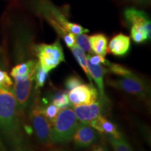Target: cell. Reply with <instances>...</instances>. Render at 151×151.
Returning a JSON list of instances; mask_svg holds the SVG:
<instances>
[{
    "instance_id": "cell-2",
    "label": "cell",
    "mask_w": 151,
    "mask_h": 151,
    "mask_svg": "<svg viewBox=\"0 0 151 151\" xmlns=\"http://www.w3.org/2000/svg\"><path fill=\"white\" fill-rule=\"evenodd\" d=\"M50 122L52 142L58 144L69 142L78 124L73 109L69 106L60 109L55 118Z\"/></svg>"
},
{
    "instance_id": "cell-20",
    "label": "cell",
    "mask_w": 151,
    "mask_h": 151,
    "mask_svg": "<svg viewBox=\"0 0 151 151\" xmlns=\"http://www.w3.org/2000/svg\"><path fill=\"white\" fill-rule=\"evenodd\" d=\"M76 37V44L79 48L82 49L84 52H88L89 53H92V49L90 47L89 36L86 34H79L75 36Z\"/></svg>"
},
{
    "instance_id": "cell-9",
    "label": "cell",
    "mask_w": 151,
    "mask_h": 151,
    "mask_svg": "<svg viewBox=\"0 0 151 151\" xmlns=\"http://www.w3.org/2000/svg\"><path fill=\"white\" fill-rule=\"evenodd\" d=\"M131 48V41L128 36L120 33L111 39L107 47L108 52L118 57L125 56Z\"/></svg>"
},
{
    "instance_id": "cell-13",
    "label": "cell",
    "mask_w": 151,
    "mask_h": 151,
    "mask_svg": "<svg viewBox=\"0 0 151 151\" xmlns=\"http://www.w3.org/2000/svg\"><path fill=\"white\" fill-rule=\"evenodd\" d=\"M92 51L96 55L105 57L108 52V39L103 34H96L89 37Z\"/></svg>"
},
{
    "instance_id": "cell-24",
    "label": "cell",
    "mask_w": 151,
    "mask_h": 151,
    "mask_svg": "<svg viewBox=\"0 0 151 151\" xmlns=\"http://www.w3.org/2000/svg\"><path fill=\"white\" fill-rule=\"evenodd\" d=\"M14 84L12 79L6 71L0 69V86L4 88H11Z\"/></svg>"
},
{
    "instance_id": "cell-3",
    "label": "cell",
    "mask_w": 151,
    "mask_h": 151,
    "mask_svg": "<svg viewBox=\"0 0 151 151\" xmlns=\"http://www.w3.org/2000/svg\"><path fill=\"white\" fill-rule=\"evenodd\" d=\"M30 106V120L37 139L41 144L50 146L52 143L50 122L45 116L40 100L35 97Z\"/></svg>"
},
{
    "instance_id": "cell-18",
    "label": "cell",
    "mask_w": 151,
    "mask_h": 151,
    "mask_svg": "<svg viewBox=\"0 0 151 151\" xmlns=\"http://www.w3.org/2000/svg\"><path fill=\"white\" fill-rule=\"evenodd\" d=\"M52 104L59 109H63L68 107L71 104L69 101L68 94L65 91H58L52 96Z\"/></svg>"
},
{
    "instance_id": "cell-15",
    "label": "cell",
    "mask_w": 151,
    "mask_h": 151,
    "mask_svg": "<svg viewBox=\"0 0 151 151\" xmlns=\"http://www.w3.org/2000/svg\"><path fill=\"white\" fill-rule=\"evenodd\" d=\"M108 139L114 151H134L123 135L119 138L108 136Z\"/></svg>"
},
{
    "instance_id": "cell-8",
    "label": "cell",
    "mask_w": 151,
    "mask_h": 151,
    "mask_svg": "<svg viewBox=\"0 0 151 151\" xmlns=\"http://www.w3.org/2000/svg\"><path fill=\"white\" fill-rule=\"evenodd\" d=\"M101 99H100L99 101L97 100L89 104L75 106L73 111L77 119L81 122L88 124L94 119L102 115L103 101Z\"/></svg>"
},
{
    "instance_id": "cell-22",
    "label": "cell",
    "mask_w": 151,
    "mask_h": 151,
    "mask_svg": "<svg viewBox=\"0 0 151 151\" xmlns=\"http://www.w3.org/2000/svg\"><path fill=\"white\" fill-rule=\"evenodd\" d=\"M60 109L58 106L53 104H50L47 105L46 108H43V112H44L45 116L49 121H52L53 119L55 118L58 112H59Z\"/></svg>"
},
{
    "instance_id": "cell-19",
    "label": "cell",
    "mask_w": 151,
    "mask_h": 151,
    "mask_svg": "<svg viewBox=\"0 0 151 151\" xmlns=\"http://www.w3.org/2000/svg\"><path fill=\"white\" fill-rule=\"evenodd\" d=\"M47 77H48V72L43 70L40 65L39 64V62H38L37 68H36L35 76H34V83H35V90L42 88L44 86Z\"/></svg>"
},
{
    "instance_id": "cell-27",
    "label": "cell",
    "mask_w": 151,
    "mask_h": 151,
    "mask_svg": "<svg viewBox=\"0 0 151 151\" xmlns=\"http://www.w3.org/2000/svg\"><path fill=\"white\" fill-rule=\"evenodd\" d=\"M92 151H108V149L105 145L101 144L94 147Z\"/></svg>"
},
{
    "instance_id": "cell-6",
    "label": "cell",
    "mask_w": 151,
    "mask_h": 151,
    "mask_svg": "<svg viewBox=\"0 0 151 151\" xmlns=\"http://www.w3.org/2000/svg\"><path fill=\"white\" fill-rule=\"evenodd\" d=\"M68 97L70 103L74 106L89 104L97 101L99 98V92L92 84L83 83L69 91Z\"/></svg>"
},
{
    "instance_id": "cell-21",
    "label": "cell",
    "mask_w": 151,
    "mask_h": 151,
    "mask_svg": "<svg viewBox=\"0 0 151 151\" xmlns=\"http://www.w3.org/2000/svg\"><path fill=\"white\" fill-rule=\"evenodd\" d=\"M83 83V81L80 77L76 75H71L66 78L65 81V87L67 91H70L76 87Z\"/></svg>"
},
{
    "instance_id": "cell-16",
    "label": "cell",
    "mask_w": 151,
    "mask_h": 151,
    "mask_svg": "<svg viewBox=\"0 0 151 151\" xmlns=\"http://www.w3.org/2000/svg\"><path fill=\"white\" fill-rule=\"evenodd\" d=\"M131 37L132 40L137 43H142L150 39L146 30L139 26H131Z\"/></svg>"
},
{
    "instance_id": "cell-4",
    "label": "cell",
    "mask_w": 151,
    "mask_h": 151,
    "mask_svg": "<svg viewBox=\"0 0 151 151\" xmlns=\"http://www.w3.org/2000/svg\"><path fill=\"white\" fill-rule=\"evenodd\" d=\"M107 83L114 88L134 95L143 100L148 99L150 97V86L148 83L136 74L131 76L109 79Z\"/></svg>"
},
{
    "instance_id": "cell-23",
    "label": "cell",
    "mask_w": 151,
    "mask_h": 151,
    "mask_svg": "<svg viewBox=\"0 0 151 151\" xmlns=\"http://www.w3.org/2000/svg\"><path fill=\"white\" fill-rule=\"evenodd\" d=\"M87 60L92 65H103L105 66L108 65L109 61L105 59V57L99 55H92L89 53L87 55Z\"/></svg>"
},
{
    "instance_id": "cell-25",
    "label": "cell",
    "mask_w": 151,
    "mask_h": 151,
    "mask_svg": "<svg viewBox=\"0 0 151 151\" xmlns=\"http://www.w3.org/2000/svg\"><path fill=\"white\" fill-rule=\"evenodd\" d=\"M62 37L63 38V40L68 48H71L76 45V37L73 34L66 32L62 36Z\"/></svg>"
},
{
    "instance_id": "cell-12",
    "label": "cell",
    "mask_w": 151,
    "mask_h": 151,
    "mask_svg": "<svg viewBox=\"0 0 151 151\" xmlns=\"http://www.w3.org/2000/svg\"><path fill=\"white\" fill-rule=\"evenodd\" d=\"M88 68L90 77L93 79L97 84L100 97H101V99H103L104 97V76L106 73L108 72V69H107V68L104 67L102 65H100V64L99 65H92L89 62H88Z\"/></svg>"
},
{
    "instance_id": "cell-17",
    "label": "cell",
    "mask_w": 151,
    "mask_h": 151,
    "mask_svg": "<svg viewBox=\"0 0 151 151\" xmlns=\"http://www.w3.org/2000/svg\"><path fill=\"white\" fill-rule=\"evenodd\" d=\"M106 67H108L107 69H108V71H109V72L112 73L113 74L120 76V77L131 76L134 74L129 69L121 65H119V64L112 63V62H109Z\"/></svg>"
},
{
    "instance_id": "cell-1",
    "label": "cell",
    "mask_w": 151,
    "mask_h": 151,
    "mask_svg": "<svg viewBox=\"0 0 151 151\" xmlns=\"http://www.w3.org/2000/svg\"><path fill=\"white\" fill-rule=\"evenodd\" d=\"M19 113L12 89L0 86V132L12 145L22 141L19 134Z\"/></svg>"
},
{
    "instance_id": "cell-14",
    "label": "cell",
    "mask_w": 151,
    "mask_h": 151,
    "mask_svg": "<svg viewBox=\"0 0 151 151\" xmlns=\"http://www.w3.org/2000/svg\"><path fill=\"white\" fill-rule=\"evenodd\" d=\"M71 52L74 56L75 59L77 60L79 65L81 66V67L82 68V69L86 73V75L88 77V80H89L90 82H92V78L90 77L89 71H88V61H87V56L85 54V52L82 49L79 48V47L77 46L76 44L75 46H73L72 48H71Z\"/></svg>"
},
{
    "instance_id": "cell-28",
    "label": "cell",
    "mask_w": 151,
    "mask_h": 151,
    "mask_svg": "<svg viewBox=\"0 0 151 151\" xmlns=\"http://www.w3.org/2000/svg\"><path fill=\"white\" fill-rule=\"evenodd\" d=\"M0 151H2V150H0Z\"/></svg>"
},
{
    "instance_id": "cell-7",
    "label": "cell",
    "mask_w": 151,
    "mask_h": 151,
    "mask_svg": "<svg viewBox=\"0 0 151 151\" xmlns=\"http://www.w3.org/2000/svg\"><path fill=\"white\" fill-rule=\"evenodd\" d=\"M98 133L89 124L81 122L76 128L72 139L77 148H86L97 142L99 138Z\"/></svg>"
},
{
    "instance_id": "cell-5",
    "label": "cell",
    "mask_w": 151,
    "mask_h": 151,
    "mask_svg": "<svg viewBox=\"0 0 151 151\" xmlns=\"http://www.w3.org/2000/svg\"><path fill=\"white\" fill-rule=\"evenodd\" d=\"M36 52L38 62L43 70L48 73L65 60L63 49L58 41L51 44L38 45L36 47Z\"/></svg>"
},
{
    "instance_id": "cell-11",
    "label": "cell",
    "mask_w": 151,
    "mask_h": 151,
    "mask_svg": "<svg viewBox=\"0 0 151 151\" xmlns=\"http://www.w3.org/2000/svg\"><path fill=\"white\" fill-rule=\"evenodd\" d=\"M88 124L100 134H105L107 136H111L116 138H119L122 136L118 131L116 124L106 118L103 115L98 116Z\"/></svg>"
},
{
    "instance_id": "cell-10",
    "label": "cell",
    "mask_w": 151,
    "mask_h": 151,
    "mask_svg": "<svg viewBox=\"0 0 151 151\" xmlns=\"http://www.w3.org/2000/svg\"><path fill=\"white\" fill-rule=\"evenodd\" d=\"M124 15L128 24L131 26H139L143 27L150 37V20L146 13L134 8H129L124 11Z\"/></svg>"
},
{
    "instance_id": "cell-26",
    "label": "cell",
    "mask_w": 151,
    "mask_h": 151,
    "mask_svg": "<svg viewBox=\"0 0 151 151\" xmlns=\"http://www.w3.org/2000/svg\"><path fill=\"white\" fill-rule=\"evenodd\" d=\"M13 146H14V149H13L12 151H29L24 146L22 141L15 143Z\"/></svg>"
}]
</instances>
